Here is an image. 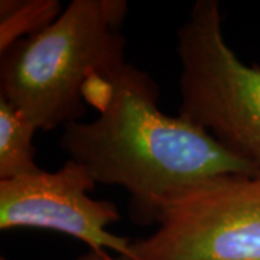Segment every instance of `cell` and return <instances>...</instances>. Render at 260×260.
Instances as JSON below:
<instances>
[{
  "instance_id": "5",
  "label": "cell",
  "mask_w": 260,
  "mask_h": 260,
  "mask_svg": "<svg viewBox=\"0 0 260 260\" xmlns=\"http://www.w3.org/2000/svg\"><path fill=\"white\" fill-rule=\"evenodd\" d=\"M97 185L90 172L71 159L54 172L0 181V230L39 229L61 233L88 246V250L129 254L133 240L109 232L120 220L119 208L107 200H94Z\"/></svg>"
},
{
  "instance_id": "6",
  "label": "cell",
  "mask_w": 260,
  "mask_h": 260,
  "mask_svg": "<svg viewBox=\"0 0 260 260\" xmlns=\"http://www.w3.org/2000/svg\"><path fill=\"white\" fill-rule=\"evenodd\" d=\"M38 127L23 113L0 99V181L41 171L35 162Z\"/></svg>"
},
{
  "instance_id": "2",
  "label": "cell",
  "mask_w": 260,
  "mask_h": 260,
  "mask_svg": "<svg viewBox=\"0 0 260 260\" xmlns=\"http://www.w3.org/2000/svg\"><path fill=\"white\" fill-rule=\"evenodd\" d=\"M124 0H73L52 25L22 39L0 59V99L38 130L80 121L93 83L126 62Z\"/></svg>"
},
{
  "instance_id": "4",
  "label": "cell",
  "mask_w": 260,
  "mask_h": 260,
  "mask_svg": "<svg viewBox=\"0 0 260 260\" xmlns=\"http://www.w3.org/2000/svg\"><path fill=\"white\" fill-rule=\"evenodd\" d=\"M153 224L119 260H260V172L220 175L165 197Z\"/></svg>"
},
{
  "instance_id": "7",
  "label": "cell",
  "mask_w": 260,
  "mask_h": 260,
  "mask_svg": "<svg viewBox=\"0 0 260 260\" xmlns=\"http://www.w3.org/2000/svg\"><path fill=\"white\" fill-rule=\"evenodd\" d=\"M62 10L61 2L58 0H2L0 54L19 41L47 29Z\"/></svg>"
},
{
  "instance_id": "8",
  "label": "cell",
  "mask_w": 260,
  "mask_h": 260,
  "mask_svg": "<svg viewBox=\"0 0 260 260\" xmlns=\"http://www.w3.org/2000/svg\"><path fill=\"white\" fill-rule=\"evenodd\" d=\"M75 260H119V259L110 256V253H107V251L87 250L84 254L78 256Z\"/></svg>"
},
{
  "instance_id": "3",
  "label": "cell",
  "mask_w": 260,
  "mask_h": 260,
  "mask_svg": "<svg viewBox=\"0 0 260 260\" xmlns=\"http://www.w3.org/2000/svg\"><path fill=\"white\" fill-rule=\"evenodd\" d=\"M179 113L260 171V65L229 47L217 0H197L177 32Z\"/></svg>"
},
{
  "instance_id": "9",
  "label": "cell",
  "mask_w": 260,
  "mask_h": 260,
  "mask_svg": "<svg viewBox=\"0 0 260 260\" xmlns=\"http://www.w3.org/2000/svg\"><path fill=\"white\" fill-rule=\"evenodd\" d=\"M0 260H5V259H3V257H2V259H0Z\"/></svg>"
},
{
  "instance_id": "1",
  "label": "cell",
  "mask_w": 260,
  "mask_h": 260,
  "mask_svg": "<svg viewBox=\"0 0 260 260\" xmlns=\"http://www.w3.org/2000/svg\"><path fill=\"white\" fill-rule=\"evenodd\" d=\"M87 103L99 114L64 127L59 145L97 184L121 186L130 215L155 221L160 200L227 174H257V168L224 149L205 130L159 107V87L127 61L97 78Z\"/></svg>"
}]
</instances>
